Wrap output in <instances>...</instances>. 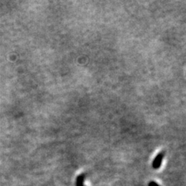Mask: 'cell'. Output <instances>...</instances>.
<instances>
[{
  "mask_svg": "<svg viewBox=\"0 0 186 186\" xmlns=\"http://www.w3.org/2000/svg\"><path fill=\"white\" fill-rule=\"evenodd\" d=\"M164 157V152H161V153H160V154H158V155H157V157H155V159L154 160V161H153V164H152L153 168H154V169L159 168L161 164L162 161H163Z\"/></svg>",
  "mask_w": 186,
  "mask_h": 186,
  "instance_id": "cell-1",
  "label": "cell"
},
{
  "mask_svg": "<svg viewBox=\"0 0 186 186\" xmlns=\"http://www.w3.org/2000/svg\"><path fill=\"white\" fill-rule=\"evenodd\" d=\"M84 180H85V175H80L78 176L76 180V186H84Z\"/></svg>",
  "mask_w": 186,
  "mask_h": 186,
  "instance_id": "cell-2",
  "label": "cell"
},
{
  "mask_svg": "<svg viewBox=\"0 0 186 186\" xmlns=\"http://www.w3.org/2000/svg\"><path fill=\"white\" fill-rule=\"evenodd\" d=\"M149 186H159V185H158L157 183H155V182H150V183H149Z\"/></svg>",
  "mask_w": 186,
  "mask_h": 186,
  "instance_id": "cell-3",
  "label": "cell"
}]
</instances>
